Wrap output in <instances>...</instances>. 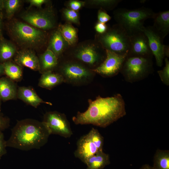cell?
I'll return each mask as SVG.
<instances>
[{
	"label": "cell",
	"mask_w": 169,
	"mask_h": 169,
	"mask_svg": "<svg viewBox=\"0 0 169 169\" xmlns=\"http://www.w3.org/2000/svg\"><path fill=\"white\" fill-rule=\"evenodd\" d=\"M88 102L87 110L78 112L73 117L75 124H92L105 128L126 114L124 101L119 94L105 98L99 96L94 100L89 99Z\"/></svg>",
	"instance_id": "cell-1"
},
{
	"label": "cell",
	"mask_w": 169,
	"mask_h": 169,
	"mask_svg": "<svg viewBox=\"0 0 169 169\" xmlns=\"http://www.w3.org/2000/svg\"><path fill=\"white\" fill-rule=\"evenodd\" d=\"M42 122L32 119L18 121L6 141L7 147L23 151L38 149L47 142L49 135Z\"/></svg>",
	"instance_id": "cell-2"
},
{
	"label": "cell",
	"mask_w": 169,
	"mask_h": 169,
	"mask_svg": "<svg viewBox=\"0 0 169 169\" xmlns=\"http://www.w3.org/2000/svg\"><path fill=\"white\" fill-rule=\"evenodd\" d=\"M156 13L151 9L145 7L132 9L119 8L114 11L113 16L117 24L130 36L143 32L145 21L153 19Z\"/></svg>",
	"instance_id": "cell-3"
},
{
	"label": "cell",
	"mask_w": 169,
	"mask_h": 169,
	"mask_svg": "<svg viewBox=\"0 0 169 169\" xmlns=\"http://www.w3.org/2000/svg\"><path fill=\"white\" fill-rule=\"evenodd\" d=\"M95 40L105 50L119 54L127 55L130 46V36L117 23L109 27L104 34H97Z\"/></svg>",
	"instance_id": "cell-4"
},
{
	"label": "cell",
	"mask_w": 169,
	"mask_h": 169,
	"mask_svg": "<svg viewBox=\"0 0 169 169\" xmlns=\"http://www.w3.org/2000/svg\"><path fill=\"white\" fill-rule=\"evenodd\" d=\"M72 53L75 58L82 63L97 67L106 56L105 50L95 40L79 44L73 49Z\"/></svg>",
	"instance_id": "cell-5"
},
{
	"label": "cell",
	"mask_w": 169,
	"mask_h": 169,
	"mask_svg": "<svg viewBox=\"0 0 169 169\" xmlns=\"http://www.w3.org/2000/svg\"><path fill=\"white\" fill-rule=\"evenodd\" d=\"M11 33L24 44L34 46L41 43L44 39V33L40 30L20 22L13 23L9 27Z\"/></svg>",
	"instance_id": "cell-6"
},
{
	"label": "cell",
	"mask_w": 169,
	"mask_h": 169,
	"mask_svg": "<svg viewBox=\"0 0 169 169\" xmlns=\"http://www.w3.org/2000/svg\"><path fill=\"white\" fill-rule=\"evenodd\" d=\"M42 122L50 135H57L68 138L73 134L69 123L64 114L56 111L47 112Z\"/></svg>",
	"instance_id": "cell-7"
},
{
	"label": "cell",
	"mask_w": 169,
	"mask_h": 169,
	"mask_svg": "<svg viewBox=\"0 0 169 169\" xmlns=\"http://www.w3.org/2000/svg\"><path fill=\"white\" fill-rule=\"evenodd\" d=\"M62 76L65 81L78 84L89 80L93 75L94 72L81 64L74 61L67 62L63 65Z\"/></svg>",
	"instance_id": "cell-8"
},
{
	"label": "cell",
	"mask_w": 169,
	"mask_h": 169,
	"mask_svg": "<svg viewBox=\"0 0 169 169\" xmlns=\"http://www.w3.org/2000/svg\"><path fill=\"white\" fill-rule=\"evenodd\" d=\"M150 57L127 56L121 70L130 79H136L148 72L151 66Z\"/></svg>",
	"instance_id": "cell-9"
},
{
	"label": "cell",
	"mask_w": 169,
	"mask_h": 169,
	"mask_svg": "<svg viewBox=\"0 0 169 169\" xmlns=\"http://www.w3.org/2000/svg\"><path fill=\"white\" fill-rule=\"evenodd\" d=\"M106 56L104 61L98 67L91 69L100 74L111 76L121 69L127 54L121 55L105 50Z\"/></svg>",
	"instance_id": "cell-10"
},
{
	"label": "cell",
	"mask_w": 169,
	"mask_h": 169,
	"mask_svg": "<svg viewBox=\"0 0 169 169\" xmlns=\"http://www.w3.org/2000/svg\"><path fill=\"white\" fill-rule=\"evenodd\" d=\"M143 32L147 38L150 48L155 57L157 65L161 66L165 57L163 51L164 39L152 26L145 27Z\"/></svg>",
	"instance_id": "cell-11"
},
{
	"label": "cell",
	"mask_w": 169,
	"mask_h": 169,
	"mask_svg": "<svg viewBox=\"0 0 169 169\" xmlns=\"http://www.w3.org/2000/svg\"><path fill=\"white\" fill-rule=\"evenodd\" d=\"M130 39L127 56L150 57L153 55L147 38L143 32H138L130 35Z\"/></svg>",
	"instance_id": "cell-12"
},
{
	"label": "cell",
	"mask_w": 169,
	"mask_h": 169,
	"mask_svg": "<svg viewBox=\"0 0 169 169\" xmlns=\"http://www.w3.org/2000/svg\"><path fill=\"white\" fill-rule=\"evenodd\" d=\"M22 18L32 26L44 30L51 29L55 25L53 15L49 12H29L24 14Z\"/></svg>",
	"instance_id": "cell-13"
},
{
	"label": "cell",
	"mask_w": 169,
	"mask_h": 169,
	"mask_svg": "<svg viewBox=\"0 0 169 169\" xmlns=\"http://www.w3.org/2000/svg\"><path fill=\"white\" fill-rule=\"evenodd\" d=\"M100 151L93 141L90 132L78 141L77 149L74 154L75 156L85 163L90 157Z\"/></svg>",
	"instance_id": "cell-14"
},
{
	"label": "cell",
	"mask_w": 169,
	"mask_h": 169,
	"mask_svg": "<svg viewBox=\"0 0 169 169\" xmlns=\"http://www.w3.org/2000/svg\"><path fill=\"white\" fill-rule=\"evenodd\" d=\"M17 94L19 99L35 108H37L41 103L52 105L50 102L43 101L33 90L29 87H19Z\"/></svg>",
	"instance_id": "cell-15"
},
{
	"label": "cell",
	"mask_w": 169,
	"mask_h": 169,
	"mask_svg": "<svg viewBox=\"0 0 169 169\" xmlns=\"http://www.w3.org/2000/svg\"><path fill=\"white\" fill-rule=\"evenodd\" d=\"M16 62L18 64L34 70L40 69L39 60L32 51L23 50L19 52L15 58Z\"/></svg>",
	"instance_id": "cell-16"
},
{
	"label": "cell",
	"mask_w": 169,
	"mask_h": 169,
	"mask_svg": "<svg viewBox=\"0 0 169 169\" xmlns=\"http://www.w3.org/2000/svg\"><path fill=\"white\" fill-rule=\"evenodd\" d=\"M153 19L154 23L152 27L164 39L169 33V11L156 13Z\"/></svg>",
	"instance_id": "cell-17"
},
{
	"label": "cell",
	"mask_w": 169,
	"mask_h": 169,
	"mask_svg": "<svg viewBox=\"0 0 169 169\" xmlns=\"http://www.w3.org/2000/svg\"><path fill=\"white\" fill-rule=\"evenodd\" d=\"M17 92L12 80L8 77L0 78V99L4 101L14 99Z\"/></svg>",
	"instance_id": "cell-18"
},
{
	"label": "cell",
	"mask_w": 169,
	"mask_h": 169,
	"mask_svg": "<svg viewBox=\"0 0 169 169\" xmlns=\"http://www.w3.org/2000/svg\"><path fill=\"white\" fill-rule=\"evenodd\" d=\"M69 45L58 29L55 31L50 38L48 49L52 51L58 57Z\"/></svg>",
	"instance_id": "cell-19"
},
{
	"label": "cell",
	"mask_w": 169,
	"mask_h": 169,
	"mask_svg": "<svg viewBox=\"0 0 169 169\" xmlns=\"http://www.w3.org/2000/svg\"><path fill=\"white\" fill-rule=\"evenodd\" d=\"M110 163L109 155L101 151L89 157L85 164L86 169H102Z\"/></svg>",
	"instance_id": "cell-20"
},
{
	"label": "cell",
	"mask_w": 169,
	"mask_h": 169,
	"mask_svg": "<svg viewBox=\"0 0 169 169\" xmlns=\"http://www.w3.org/2000/svg\"><path fill=\"white\" fill-rule=\"evenodd\" d=\"M64 81L61 74L48 71L43 73L39 79L38 85L41 87L49 89Z\"/></svg>",
	"instance_id": "cell-21"
},
{
	"label": "cell",
	"mask_w": 169,
	"mask_h": 169,
	"mask_svg": "<svg viewBox=\"0 0 169 169\" xmlns=\"http://www.w3.org/2000/svg\"><path fill=\"white\" fill-rule=\"evenodd\" d=\"M40 69L44 72L51 71L58 64V58L54 53L48 49L40 57Z\"/></svg>",
	"instance_id": "cell-22"
},
{
	"label": "cell",
	"mask_w": 169,
	"mask_h": 169,
	"mask_svg": "<svg viewBox=\"0 0 169 169\" xmlns=\"http://www.w3.org/2000/svg\"><path fill=\"white\" fill-rule=\"evenodd\" d=\"M59 30L69 46H73L76 44L78 40L77 31L72 25L69 23L61 25Z\"/></svg>",
	"instance_id": "cell-23"
},
{
	"label": "cell",
	"mask_w": 169,
	"mask_h": 169,
	"mask_svg": "<svg viewBox=\"0 0 169 169\" xmlns=\"http://www.w3.org/2000/svg\"><path fill=\"white\" fill-rule=\"evenodd\" d=\"M154 169H169V151L157 150L153 159Z\"/></svg>",
	"instance_id": "cell-24"
},
{
	"label": "cell",
	"mask_w": 169,
	"mask_h": 169,
	"mask_svg": "<svg viewBox=\"0 0 169 169\" xmlns=\"http://www.w3.org/2000/svg\"><path fill=\"white\" fill-rule=\"evenodd\" d=\"M15 47L3 37L0 39V63L8 61L15 53Z\"/></svg>",
	"instance_id": "cell-25"
},
{
	"label": "cell",
	"mask_w": 169,
	"mask_h": 169,
	"mask_svg": "<svg viewBox=\"0 0 169 169\" xmlns=\"http://www.w3.org/2000/svg\"><path fill=\"white\" fill-rule=\"evenodd\" d=\"M4 74L10 79L18 81L21 79L22 77L21 68L19 66L8 61L3 63Z\"/></svg>",
	"instance_id": "cell-26"
},
{
	"label": "cell",
	"mask_w": 169,
	"mask_h": 169,
	"mask_svg": "<svg viewBox=\"0 0 169 169\" xmlns=\"http://www.w3.org/2000/svg\"><path fill=\"white\" fill-rule=\"evenodd\" d=\"M121 1V0H95L88 1L87 2L91 6L105 10L113 9Z\"/></svg>",
	"instance_id": "cell-27"
},
{
	"label": "cell",
	"mask_w": 169,
	"mask_h": 169,
	"mask_svg": "<svg viewBox=\"0 0 169 169\" xmlns=\"http://www.w3.org/2000/svg\"><path fill=\"white\" fill-rule=\"evenodd\" d=\"M20 3L18 0H3V8L8 18H9L13 15L19 6Z\"/></svg>",
	"instance_id": "cell-28"
},
{
	"label": "cell",
	"mask_w": 169,
	"mask_h": 169,
	"mask_svg": "<svg viewBox=\"0 0 169 169\" xmlns=\"http://www.w3.org/2000/svg\"><path fill=\"white\" fill-rule=\"evenodd\" d=\"M63 12L66 21L70 23L79 24V16L77 11L69 8H65L63 10Z\"/></svg>",
	"instance_id": "cell-29"
},
{
	"label": "cell",
	"mask_w": 169,
	"mask_h": 169,
	"mask_svg": "<svg viewBox=\"0 0 169 169\" xmlns=\"http://www.w3.org/2000/svg\"><path fill=\"white\" fill-rule=\"evenodd\" d=\"M165 60V66L162 70L158 71L157 72L162 81L168 85L169 84V61L166 57Z\"/></svg>",
	"instance_id": "cell-30"
},
{
	"label": "cell",
	"mask_w": 169,
	"mask_h": 169,
	"mask_svg": "<svg viewBox=\"0 0 169 169\" xmlns=\"http://www.w3.org/2000/svg\"><path fill=\"white\" fill-rule=\"evenodd\" d=\"M97 18L98 22L104 23H105L111 18L105 10L102 9H100L98 11Z\"/></svg>",
	"instance_id": "cell-31"
},
{
	"label": "cell",
	"mask_w": 169,
	"mask_h": 169,
	"mask_svg": "<svg viewBox=\"0 0 169 169\" xmlns=\"http://www.w3.org/2000/svg\"><path fill=\"white\" fill-rule=\"evenodd\" d=\"M85 4V2L78 0L69 1L68 3L69 9L77 11L84 6Z\"/></svg>",
	"instance_id": "cell-32"
},
{
	"label": "cell",
	"mask_w": 169,
	"mask_h": 169,
	"mask_svg": "<svg viewBox=\"0 0 169 169\" xmlns=\"http://www.w3.org/2000/svg\"><path fill=\"white\" fill-rule=\"evenodd\" d=\"M6 141L4 139V136L3 132H0V159L4 155L7 153Z\"/></svg>",
	"instance_id": "cell-33"
},
{
	"label": "cell",
	"mask_w": 169,
	"mask_h": 169,
	"mask_svg": "<svg viewBox=\"0 0 169 169\" xmlns=\"http://www.w3.org/2000/svg\"><path fill=\"white\" fill-rule=\"evenodd\" d=\"M9 119L0 112V132H2L9 126Z\"/></svg>",
	"instance_id": "cell-34"
},
{
	"label": "cell",
	"mask_w": 169,
	"mask_h": 169,
	"mask_svg": "<svg viewBox=\"0 0 169 169\" xmlns=\"http://www.w3.org/2000/svg\"><path fill=\"white\" fill-rule=\"evenodd\" d=\"M109 27L105 23L98 22L95 24V29L97 32V34H102L106 32Z\"/></svg>",
	"instance_id": "cell-35"
},
{
	"label": "cell",
	"mask_w": 169,
	"mask_h": 169,
	"mask_svg": "<svg viewBox=\"0 0 169 169\" xmlns=\"http://www.w3.org/2000/svg\"><path fill=\"white\" fill-rule=\"evenodd\" d=\"M45 0H30L29 1L31 6H34L38 7H41L42 5L46 2Z\"/></svg>",
	"instance_id": "cell-36"
},
{
	"label": "cell",
	"mask_w": 169,
	"mask_h": 169,
	"mask_svg": "<svg viewBox=\"0 0 169 169\" xmlns=\"http://www.w3.org/2000/svg\"><path fill=\"white\" fill-rule=\"evenodd\" d=\"M3 13L0 11V39L2 38V32L3 26Z\"/></svg>",
	"instance_id": "cell-37"
},
{
	"label": "cell",
	"mask_w": 169,
	"mask_h": 169,
	"mask_svg": "<svg viewBox=\"0 0 169 169\" xmlns=\"http://www.w3.org/2000/svg\"><path fill=\"white\" fill-rule=\"evenodd\" d=\"M164 55L166 58L169 56V45H164L163 49Z\"/></svg>",
	"instance_id": "cell-38"
},
{
	"label": "cell",
	"mask_w": 169,
	"mask_h": 169,
	"mask_svg": "<svg viewBox=\"0 0 169 169\" xmlns=\"http://www.w3.org/2000/svg\"><path fill=\"white\" fill-rule=\"evenodd\" d=\"M4 74V72L3 64L0 63V77Z\"/></svg>",
	"instance_id": "cell-39"
},
{
	"label": "cell",
	"mask_w": 169,
	"mask_h": 169,
	"mask_svg": "<svg viewBox=\"0 0 169 169\" xmlns=\"http://www.w3.org/2000/svg\"><path fill=\"white\" fill-rule=\"evenodd\" d=\"M140 169H154L152 166L148 164H145L142 166Z\"/></svg>",
	"instance_id": "cell-40"
},
{
	"label": "cell",
	"mask_w": 169,
	"mask_h": 169,
	"mask_svg": "<svg viewBox=\"0 0 169 169\" xmlns=\"http://www.w3.org/2000/svg\"><path fill=\"white\" fill-rule=\"evenodd\" d=\"M3 9V0H0V11Z\"/></svg>",
	"instance_id": "cell-41"
},
{
	"label": "cell",
	"mask_w": 169,
	"mask_h": 169,
	"mask_svg": "<svg viewBox=\"0 0 169 169\" xmlns=\"http://www.w3.org/2000/svg\"><path fill=\"white\" fill-rule=\"evenodd\" d=\"M0 112H1V102H0Z\"/></svg>",
	"instance_id": "cell-42"
}]
</instances>
